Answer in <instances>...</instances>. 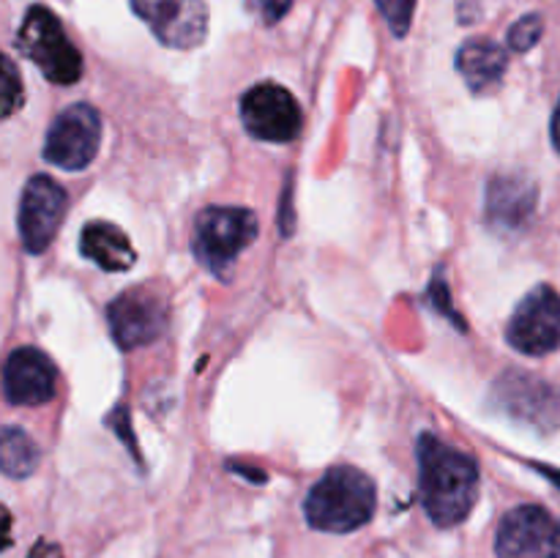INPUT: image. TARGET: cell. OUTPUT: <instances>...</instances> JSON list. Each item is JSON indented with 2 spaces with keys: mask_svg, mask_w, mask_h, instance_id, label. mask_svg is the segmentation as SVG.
I'll return each instance as SVG.
<instances>
[{
  "mask_svg": "<svg viewBox=\"0 0 560 558\" xmlns=\"http://www.w3.org/2000/svg\"><path fill=\"white\" fill-rule=\"evenodd\" d=\"M419 487L427 514L441 528L459 525L479 501V465L435 435L419 438Z\"/></svg>",
  "mask_w": 560,
  "mask_h": 558,
  "instance_id": "1",
  "label": "cell"
},
{
  "mask_svg": "<svg viewBox=\"0 0 560 558\" xmlns=\"http://www.w3.org/2000/svg\"><path fill=\"white\" fill-rule=\"evenodd\" d=\"M377 487L370 474L353 465H337L320 476L304 501L306 523L326 534H350L375 514Z\"/></svg>",
  "mask_w": 560,
  "mask_h": 558,
  "instance_id": "2",
  "label": "cell"
},
{
  "mask_svg": "<svg viewBox=\"0 0 560 558\" xmlns=\"http://www.w3.org/2000/svg\"><path fill=\"white\" fill-rule=\"evenodd\" d=\"M257 239V217L249 208L213 206L197 213L191 249L195 257L219 279L233 274L241 252Z\"/></svg>",
  "mask_w": 560,
  "mask_h": 558,
  "instance_id": "3",
  "label": "cell"
},
{
  "mask_svg": "<svg viewBox=\"0 0 560 558\" xmlns=\"http://www.w3.org/2000/svg\"><path fill=\"white\" fill-rule=\"evenodd\" d=\"M16 47L55 85H74L82 77V55L47 5H31L16 33Z\"/></svg>",
  "mask_w": 560,
  "mask_h": 558,
  "instance_id": "4",
  "label": "cell"
},
{
  "mask_svg": "<svg viewBox=\"0 0 560 558\" xmlns=\"http://www.w3.org/2000/svg\"><path fill=\"white\" fill-rule=\"evenodd\" d=\"M102 146V118L85 102L66 107L52 120L44 140V159L69 173H80L96 159Z\"/></svg>",
  "mask_w": 560,
  "mask_h": 558,
  "instance_id": "5",
  "label": "cell"
},
{
  "mask_svg": "<svg viewBox=\"0 0 560 558\" xmlns=\"http://www.w3.org/2000/svg\"><path fill=\"white\" fill-rule=\"evenodd\" d=\"M241 120L246 131L266 142H290L304 126L299 102L277 82H257L241 98Z\"/></svg>",
  "mask_w": 560,
  "mask_h": 558,
  "instance_id": "6",
  "label": "cell"
},
{
  "mask_svg": "<svg viewBox=\"0 0 560 558\" xmlns=\"http://www.w3.org/2000/svg\"><path fill=\"white\" fill-rule=\"evenodd\" d=\"M506 339L525 356H547L560 348V293L550 284L530 290L509 321Z\"/></svg>",
  "mask_w": 560,
  "mask_h": 558,
  "instance_id": "7",
  "label": "cell"
},
{
  "mask_svg": "<svg viewBox=\"0 0 560 558\" xmlns=\"http://www.w3.org/2000/svg\"><path fill=\"white\" fill-rule=\"evenodd\" d=\"M495 553L498 558H560V520L534 503L514 507L498 525Z\"/></svg>",
  "mask_w": 560,
  "mask_h": 558,
  "instance_id": "8",
  "label": "cell"
},
{
  "mask_svg": "<svg viewBox=\"0 0 560 558\" xmlns=\"http://www.w3.org/2000/svg\"><path fill=\"white\" fill-rule=\"evenodd\" d=\"M131 11L164 47L195 49L208 36V5L202 0H131Z\"/></svg>",
  "mask_w": 560,
  "mask_h": 558,
  "instance_id": "9",
  "label": "cell"
},
{
  "mask_svg": "<svg viewBox=\"0 0 560 558\" xmlns=\"http://www.w3.org/2000/svg\"><path fill=\"white\" fill-rule=\"evenodd\" d=\"M66 191L49 175H33L22 189L20 239L31 255H42L58 235L66 217Z\"/></svg>",
  "mask_w": 560,
  "mask_h": 558,
  "instance_id": "10",
  "label": "cell"
},
{
  "mask_svg": "<svg viewBox=\"0 0 560 558\" xmlns=\"http://www.w3.org/2000/svg\"><path fill=\"white\" fill-rule=\"evenodd\" d=\"M107 323L120 348H142L167 332V306L148 288H131L107 306Z\"/></svg>",
  "mask_w": 560,
  "mask_h": 558,
  "instance_id": "11",
  "label": "cell"
},
{
  "mask_svg": "<svg viewBox=\"0 0 560 558\" xmlns=\"http://www.w3.org/2000/svg\"><path fill=\"white\" fill-rule=\"evenodd\" d=\"M58 370L44 350L16 348L3 364V394L11 405H44L55 397Z\"/></svg>",
  "mask_w": 560,
  "mask_h": 558,
  "instance_id": "12",
  "label": "cell"
},
{
  "mask_svg": "<svg viewBox=\"0 0 560 558\" xmlns=\"http://www.w3.org/2000/svg\"><path fill=\"white\" fill-rule=\"evenodd\" d=\"M498 399L506 414L539 427L556 430L560 427V388L530 375H509L498 383Z\"/></svg>",
  "mask_w": 560,
  "mask_h": 558,
  "instance_id": "13",
  "label": "cell"
},
{
  "mask_svg": "<svg viewBox=\"0 0 560 558\" xmlns=\"http://www.w3.org/2000/svg\"><path fill=\"white\" fill-rule=\"evenodd\" d=\"M536 208V184L525 175H498L487 195V213L498 230H520Z\"/></svg>",
  "mask_w": 560,
  "mask_h": 558,
  "instance_id": "14",
  "label": "cell"
},
{
  "mask_svg": "<svg viewBox=\"0 0 560 558\" xmlns=\"http://www.w3.org/2000/svg\"><path fill=\"white\" fill-rule=\"evenodd\" d=\"M80 252L102 271H129L137 260L129 235L113 222H88L80 235Z\"/></svg>",
  "mask_w": 560,
  "mask_h": 558,
  "instance_id": "15",
  "label": "cell"
},
{
  "mask_svg": "<svg viewBox=\"0 0 560 558\" xmlns=\"http://www.w3.org/2000/svg\"><path fill=\"white\" fill-rule=\"evenodd\" d=\"M506 49L498 42H490V38H470L457 53L459 74L468 82L470 91L476 93H485L492 85H498L503 80V74H506Z\"/></svg>",
  "mask_w": 560,
  "mask_h": 558,
  "instance_id": "16",
  "label": "cell"
},
{
  "mask_svg": "<svg viewBox=\"0 0 560 558\" xmlns=\"http://www.w3.org/2000/svg\"><path fill=\"white\" fill-rule=\"evenodd\" d=\"M36 441L22 427H0V470L11 479H27L38 468Z\"/></svg>",
  "mask_w": 560,
  "mask_h": 558,
  "instance_id": "17",
  "label": "cell"
},
{
  "mask_svg": "<svg viewBox=\"0 0 560 558\" xmlns=\"http://www.w3.org/2000/svg\"><path fill=\"white\" fill-rule=\"evenodd\" d=\"M25 102V88H22L20 69L5 53H0V120L14 115Z\"/></svg>",
  "mask_w": 560,
  "mask_h": 558,
  "instance_id": "18",
  "label": "cell"
},
{
  "mask_svg": "<svg viewBox=\"0 0 560 558\" xmlns=\"http://www.w3.org/2000/svg\"><path fill=\"white\" fill-rule=\"evenodd\" d=\"M541 33H545V20L539 14H525L509 31V47L514 53H528V49H534L539 44Z\"/></svg>",
  "mask_w": 560,
  "mask_h": 558,
  "instance_id": "19",
  "label": "cell"
},
{
  "mask_svg": "<svg viewBox=\"0 0 560 558\" xmlns=\"http://www.w3.org/2000/svg\"><path fill=\"white\" fill-rule=\"evenodd\" d=\"M375 5L381 9V14L386 16L388 27L397 38L408 36L410 22H413L416 0H375Z\"/></svg>",
  "mask_w": 560,
  "mask_h": 558,
  "instance_id": "20",
  "label": "cell"
},
{
  "mask_svg": "<svg viewBox=\"0 0 560 558\" xmlns=\"http://www.w3.org/2000/svg\"><path fill=\"white\" fill-rule=\"evenodd\" d=\"M246 9L262 22V25H277L288 11L293 9V0H246Z\"/></svg>",
  "mask_w": 560,
  "mask_h": 558,
  "instance_id": "21",
  "label": "cell"
},
{
  "mask_svg": "<svg viewBox=\"0 0 560 558\" xmlns=\"http://www.w3.org/2000/svg\"><path fill=\"white\" fill-rule=\"evenodd\" d=\"M11 547V512L0 503V550Z\"/></svg>",
  "mask_w": 560,
  "mask_h": 558,
  "instance_id": "22",
  "label": "cell"
},
{
  "mask_svg": "<svg viewBox=\"0 0 560 558\" xmlns=\"http://www.w3.org/2000/svg\"><path fill=\"white\" fill-rule=\"evenodd\" d=\"M552 142H556V148L560 153V102L556 107V115H552Z\"/></svg>",
  "mask_w": 560,
  "mask_h": 558,
  "instance_id": "23",
  "label": "cell"
},
{
  "mask_svg": "<svg viewBox=\"0 0 560 558\" xmlns=\"http://www.w3.org/2000/svg\"><path fill=\"white\" fill-rule=\"evenodd\" d=\"M536 468H539V470H541V474H545V476H547V479H550V481H552V485H556V487H558V490H560V470H556V468H550V465H536Z\"/></svg>",
  "mask_w": 560,
  "mask_h": 558,
  "instance_id": "24",
  "label": "cell"
}]
</instances>
